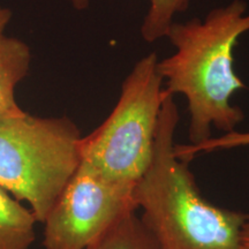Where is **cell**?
Returning a JSON list of instances; mask_svg holds the SVG:
<instances>
[{
	"instance_id": "9c48e42d",
	"label": "cell",
	"mask_w": 249,
	"mask_h": 249,
	"mask_svg": "<svg viewBox=\"0 0 249 249\" xmlns=\"http://www.w3.org/2000/svg\"><path fill=\"white\" fill-rule=\"evenodd\" d=\"M77 11L88 8L89 0H67ZM149 8L141 24V36L148 43L166 37L174 18L183 13L194 0H149Z\"/></svg>"
},
{
	"instance_id": "7c38bea8",
	"label": "cell",
	"mask_w": 249,
	"mask_h": 249,
	"mask_svg": "<svg viewBox=\"0 0 249 249\" xmlns=\"http://www.w3.org/2000/svg\"><path fill=\"white\" fill-rule=\"evenodd\" d=\"M241 249H249V219L244 224L241 229Z\"/></svg>"
},
{
	"instance_id": "8fae6325",
	"label": "cell",
	"mask_w": 249,
	"mask_h": 249,
	"mask_svg": "<svg viewBox=\"0 0 249 249\" xmlns=\"http://www.w3.org/2000/svg\"><path fill=\"white\" fill-rule=\"evenodd\" d=\"M12 13L8 8L0 7V33L5 30L6 26H7L9 21H11Z\"/></svg>"
},
{
	"instance_id": "3957f363",
	"label": "cell",
	"mask_w": 249,
	"mask_h": 249,
	"mask_svg": "<svg viewBox=\"0 0 249 249\" xmlns=\"http://www.w3.org/2000/svg\"><path fill=\"white\" fill-rule=\"evenodd\" d=\"M80 129L67 117L0 116V187L44 223L81 163Z\"/></svg>"
},
{
	"instance_id": "6da1fadb",
	"label": "cell",
	"mask_w": 249,
	"mask_h": 249,
	"mask_svg": "<svg viewBox=\"0 0 249 249\" xmlns=\"http://www.w3.org/2000/svg\"><path fill=\"white\" fill-rule=\"evenodd\" d=\"M247 8L245 0H232L211 9L203 20L174 21L167 31L174 52L157 61V71L167 92L187 99L189 144L210 139L213 126L230 133L245 120L231 98L246 88L234 70V48L249 31Z\"/></svg>"
},
{
	"instance_id": "52a82bcc",
	"label": "cell",
	"mask_w": 249,
	"mask_h": 249,
	"mask_svg": "<svg viewBox=\"0 0 249 249\" xmlns=\"http://www.w3.org/2000/svg\"><path fill=\"white\" fill-rule=\"evenodd\" d=\"M36 223L33 211L0 187V249H29Z\"/></svg>"
},
{
	"instance_id": "5b68a950",
	"label": "cell",
	"mask_w": 249,
	"mask_h": 249,
	"mask_svg": "<svg viewBox=\"0 0 249 249\" xmlns=\"http://www.w3.org/2000/svg\"><path fill=\"white\" fill-rule=\"evenodd\" d=\"M138 209L134 186L112 182L80 164L43 223V246L88 249L121 218Z\"/></svg>"
},
{
	"instance_id": "30bf717a",
	"label": "cell",
	"mask_w": 249,
	"mask_h": 249,
	"mask_svg": "<svg viewBox=\"0 0 249 249\" xmlns=\"http://www.w3.org/2000/svg\"><path fill=\"white\" fill-rule=\"evenodd\" d=\"M239 147H249V132L241 133L233 130L219 138H210L197 144H174V154L179 160L189 161L201 152H211Z\"/></svg>"
},
{
	"instance_id": "7a4b0ae2",
	"label": "cell",
	"mask_w": 249,
	"mask_h": 249,
	"mask_svg": "<svg viewBox=\"0 0 249 249\" xmlns=\"http://www.w3.org/2000/svg\"><path fill=\"white\" fill-rule=\"evenodd\" d=\"M178 123L174 96L167 92L151 163L134 186L142 222L160 249H241V229L249 214L222 209L202 196L188 161L174 154Z\"/></svg>"
},
{
	"instance_id": "8992f818",
	"label": "cell",
	"mask_w": 249,
	"mask_h": 249,
	"mask_svg": "<svg viewBox=\"0 0 249 249\" xmlns=\"http://www.w3.org/2000/svg\"><path fill=\"white\" fill-rule=\"evenodd\" d=\"M30 49L22 40L0 33V116L21 113L15 88L29 71Z\"/></svg>"
},
{
	"instance_id": "277c9868",
	"label": "cell",
	"mask_w": 249,
	"mask_h": 249,
	"mask_svg": "<svg viewBox=\"0 0 249 249\" xmlns=\"http://www.w3.org/2000/svg\"><path fill=\"white\" fill-rule=\"evenodd\" d=\"M151 52L124 80L116 107L97 129L81 139V163L103 178L135 186L154 156L158 120L167 91Z\"/></svg>"
},
{
	"instance_id": "ba28073f",
	"label": "cell",
	"mask_w": 249,
	"mask_h": 249,
	"mask_svg": "<svg viewBox=\"0 0 249 249\" xmlns=\"http://www.w3.org/2000/svg\"><path fill=\"white\" fill-rule=\"evenodd\" d=\"M88 249H160L136 211L121 218Z\"/></svg>"
}]
</instances>
